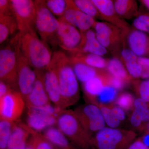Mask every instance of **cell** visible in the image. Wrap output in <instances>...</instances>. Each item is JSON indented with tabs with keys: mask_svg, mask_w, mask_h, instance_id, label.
I'll return each mask as SVG.
<instances>
[{
	"mask_svg": "<svg viewBox=\"0 0 149 149\" xmlns=\"http://www.w3.org/2000/svg\"><path fill=\"white\" fill-rule=\"evenodd\" d=\"M10 43L17 46L35 70H42L50 63L52 52L38 37L35 29L18 32Z\"/></svg>",
	"mask_w": 149,
	"mask_h": 149,
	"instance_id": "cell-1",
	"label": "cell"
},
{
	"mask_svg": "<svg viewBox=\"0 0 149 149\" xmlns=\"http://www.w3.org/2000/svg\"><path fill=\"white\" fill-rule=\"evenodd\" d=\"M49 65L56 73L62 98L63 107L65 110L76 103L80 99L78 80L68 56L64 52H54Z\"/></svg>",
	"mask_w": 149,
	"mask_h": 149,
	"instance_id": "cell-2",
	"label": "cell"
},
{
	"mask_svg": "<svg viewBox=\"0 0 149 149\" xmlns=\"http://www.w3.org/2000/svg\"><path fill=\"white\" fill-rule=\"evenodd\" d=\"M58 128L80 149H92V136L83 127L74 111H62L57 119Z\"/></svg>",
	"mask_w": 149,
	"mask_h": 149,
	"instance_id": "cell-3",
	"label": "cell"
},
{
	"mask_svg": "<svg viewBox=\"0 0 149 149\" xmlns=\"http://www.w3.org/2000/svg\"><path fill=\"white\" fill-rule=\"evenodd\" d=\"M137 134L131 130L104 127L93 139L96 149H127L135 141Z\"/></svg>",
	"mask_w": 149,
	"mask_h": 149,
	"instance_id": "cell-4",
	"label": "cell"
},
{
	"mask_svg": "<svg viewBox=\"0 0 149 149\" xmlns=\"http://www.w3.org/2000/svg\"><path fill=\"white\" fill-rule=\"evenodd\" d=\"M93 28L99 43L113 57L119 58L123 48L122 30L106 22L96 21Z\"/></svg>",
	"mask_w": 149,
	"mask_h": 149,
	"instance_id": "cell-5",
	"label": "cell"
},
{
	"mask_svg": "<svg viewBox=\"0 0 149 149\" xmlns=\"http://www.w3.org/2000/svg\"><path fill=\"white\" fill-rule=\"evenodd\" d=\"M35 6V28L45 42L52 43L60 22L46 6L45 1H34Z\"/></svg>",
	"mask_w": 149,
	"mask_h": 149,
	"instance_id": "cell-6",
	"label": "cell"
},
{
	"mask_svg": "<svg viewBox=\"0 0 149 149\" xmlns=\"http://www.w3.org/2000/svg\"><path fill=\"white\" fill-rule=\"evenodd\" d=\"M0 79L18 91L17 58L15 49L10 43L0 51Z\"/></svg>",
	"mask_w": 149,
	"mask_h": 149,
	"instance_id": "cell-7",
	"label": "cell"
},
{
	"mask_svg": "<svg viewBox=\"0 0 149 149\" xmlns=\"http://www.w3.org/2000/svg\"><path fill=\"white\" fill-rule=\"evenodd\" d=\"M26 105L19 91L13 90L0 98L1 120L15 123L21 117Z\"/></svg>",
	"mask_w": 149,
	"mask_h": 149,
	"instance_id": "cell-8",
	"label": "cell"
},
{
	"mask_svg": "<svg viewBox=\"0 0 149 149\" xmlns=\"http://www.w3.org/2000/svg\"><path fill=\"white\" fill-rule=\"evenodd\" d=\"M10 44L14 48L17 58L19 91L25 100L32 91L37 79V74L35 70L33 69L27 59L21 53L17 46Z\"/></svg>",
	"mask_w": 149,
	"mask_h": 149,
	"instance_id": "cell-9",
	"label": "cell"
},
{
	"mask_svg": "<svg viewBox=\"0 0 149 149\" xmlns=\"http://www.w3.org/2000/svg\"><path fill=\"white\" fill-rule=\"evenodd\" d=\"M13 15L15 19L18 32L35 29V1L31 0L10 1Z\"/></svg>",
	"mask_w": 149,
	"mask_h": 149,
	"instance_id": "cell-10",
	"label": "cell"
},
{
	"mask_svg": "<svg viewBox=\"0 0 149 149\" xmlns=\"http://www.w3.org/2000/svg\"><path fill=\"white\" fill-rule=\"evenodd\" d=\"M73 111L83 127L91 136L105 126L101 111L97 105L91 103L83 105Z\"/></svg>",
	"mask_w": 149,
	"mask_h": 149,
	"instance_id": "cell-11",
	"label": "cell"
},
{
	"mask_svg": "<svg viewBox=\"0 0 149 149\" xmlns=\"http://www.w3.org/2000/svg\"><path fill=\"white\" fill-rule=\"evenodd\" d=\"M59 21V26L51 44L58 46L68 52H73L80 45L82 40V33L71 24Z\"/></svg>",
	"mask_w": 149,
	"mask_h": 149,
	"instance_id": "cell-12",
	"label": "cell"
},
{
	"mask_svg": "<svg viewBox=\"0 0 149 149\" xmlns=\"http://www.w3.org/2000/svg\"><path fill=\"white\" fill-rule=\"evenodd\" d=\"M122 32L123 48L127 46L139 57H149V36L147 33L131 27Z\"/></svg>",
	"mask_w": 149,
	"mask_h": 149,
	"instance_id": "cell-13",
	"label": "cell"
},
{
	"mask_svg": "<svg viewBox=\"0 0 149 149\" xmlns=\"http://www.w3.org/2000/svg\"><path fill=\"white\" fill-rule=\"evenodd\" d=\"M58 19L76 27L82 33L93 28L96 22L95 19L85 14L77 8L73 1H69L67 9L63 16Z\"/></svg>",
	"mask_w": 149,
	"mask_h": 149,
	"instance_id": "cell-14",
	"label": "cell"
},
{
	"mask_svg": "<svg viewBox=\"0 0 149 149\" xmlns=\"http://www.w3.org/2000/svg\"><path fill=\"white\" fill-rule=\"evenodd\" d=\"M27 108V125L33 130L39 132L56 124L57 117L52 114L47 107Z\"/></svg>",
	"mask_w": 149,
	"mask_h": 149,
	"instance_id": "cell-15",
	"label": "cell"
},
{
	"mask_svg": "<svg viewBox=\"0 0 149 149\" xmlns=\"http://www.w3.org/2000/svg\"><path fill=\"white\" fill-rule=\"evenodd\" d=\"M39 71L41 72L45 89L51 102L55 107L63 110L60 88L54 70L49 65L45 69Z\"/></svg>",
	"mask_w": 149,
	"mask_h": 149,
	"instance_id": "cell-16",
	"label": "cell"
},
{
	"mask_svg": "<svg viewBox=\"0 0 149 149\" xmlns=\"http://www.w3.org/2000/svg\"><path fill=\"white\" fill-rule=\"evenodd\" d=\"M101 16L102 21L114 25L122 31L130 27V24L118 16L115 9L113 1L92 0Z\"/></svg>",
	"mask_w": 149,
	"mask_h": 149,
	"instance_id": "cell-17",
	"label": "cell"
},
{
	"mask_svg": "<svg viewBox=\"0 0 149 149\" xmlns=\"http://www.w3.org/2000/svg\"><path fill=\"white\" fill-rule=\"evenodd\" d=\"M37 79L31 92L24 101L27 108H40L51 105V101L48 97L43 83L41 72L35 70Z\"/></svg>",
	"mask_w": 149,
	"mask_h": 149,
	"instance_id": "cell-18",
	"label": "cell"
},
{
	"mask_svg": "<svg viewBox=\"0 0 149 149\" xmlns=\"http://www.w3.org/2000/svg\"><path fill=\"white\" fill-rule=\"evenodd\" d=\"M82 40L80 45L72 52L91 53L104 57L108 54L107 51L99 43L93 29H90L82 33Z\"/></svg>",
	"mask_w": 149,
	"mask_h": 149,
	"instance_id": "cell-19",
	"label": "cell"
},
{
	"mask_svg": "<svg viewBox=\"0 0 149 149\" xmlns=\"http://www.w3.org/2000/svg\"><path fill=\"white\" fill-rule=\"evenodd\" d=\"M108 75L109 72L104 69L100 75L83 83L84 94L91 104H96L98 96L104 87L109 86Z\"/></svg>",
	"mask_w": 149,
	"mask_h": 149,
	"instance_id": "cell-20",
	"label": "cell"
},
{
	"mask_svg": "<svg viewBox=\"0 0 149 149\" xmlns=\"http://www.w3.org/2000/svg\"><path fill=\"white\" fill-rule=\"evenodd\" d=\"M68 58L70 60L81 63L97 69H106L108 59L104 57L91 53L68 52Z\"/></svg>",
	"mask_w": 149,
	"mask_h": 149,
	"instance_id": "cell-21",
	"label": "cell"
},
{
	"mask_svg": "<svg viewBox=\"0 0 149 149\" xmlns=\"http://www.w3.org/2000/svg\"><path fill=\"white\" fill-rule=\"evenodd\" d=\"M139 57L128 48L124 47L120 52L119 58L133 79L141 78L142 68L138 61Z\"/></svg>",
	"mask_w": 149,
	"mask_h": 149,
	"instance_id": "cell-22",
	"label": "cell"
},
{
	"mask_svg": "<svg viewBox=\"0 0 149 149\" xmlns=\"http://www.w3.org/2000/svg\"><path fill=\"white\" fill-rule=\"evenodd\" d=\"M115 9L122 19H130L139 15L138 3L134 0L113 1Z\"/></svg>",
	"mask_w": 149,
	"mask_h": 149,
	"instance_id": "cell-23",
	"label": "cell"
},
{
	"mask_svg": "<svg viewBox=\"0 0 149 149\" xmlns=\"http://www.w3.org/2000/svg\"><path fill=\"white\" fill-rule=\"evenodd\" d=\"M43 135L60 149H80L70 141L58 128L49 127L45 130Z\"/></svg>",
	"mask_w": 149,
	"mask_h": 149,
	"instance_id": "cell-24",
	"label": "cell"
},
{
	"mask_svg": "<svg viewBox=\"0 0 149 149\" xmlns=\"http://www.w3.org/2000/svg\"><path fill=\"white\" fill-rule=\"evenodd\" d=\"M69 61L77 80L83 83L100 75L104 70L97 69L81 63Z\"/></svg>",
	"mask_w": 149,
	"mask_h": 149,
	"instance_id": "cell-25",
	"label": "cell"
},
{
	"mask_svg": "<svg viewBox=\"0 0 149 149\" xmlns=\"http://www.w3.org/2000/svg\"><path fill=\"white\" fill-rule=\"evenodd\" d=\"M29 136L26 129L16 123L9 139L7 149H25Z\"/></svg>",
	"mask_w": 149,
	"mask_h": 149,
	"instance_id": "cell-26",
	"label": "cell"
},
{
	"mask_svg": "<svg viewBox=\"0 0 149 149\" xmlns=\"http://www.w3.org/2000/svg\"><path fill=\"white\" fill-rule=\"evenodd\" d=\"M106 70L107 72L113 77L123 80L127 84H129L133 80L118 58L113 57L108 59Z\"/></svg>",
	"mask_w": 149,
	"mask_h": 149,
	"instance_id": "cell-27",
	"label": "cell"
},
{
	"mask_svg": "<svg viewBox=\"0 0 149 149\" xmlns=\"http://www.w3.org/2000/svg\"><path fill=\"white\" fill-rule=\"evenodd\" d=\"M18 30L17 23L13 15H0V43L2 44L10 35Z\"/></svg>",
	"mask_w": 149,
	"mask_h": 149,
	"instance_id": "cell-28",
	"label": "cell"
},
{
	"mask_svg": "<svg viewBox=\"0 0 149 149\" xmlns=\"http://www.w3.org/2000/svg\"><path fill=\"white\" fill-rule=\"evenodd\" d=\"M19 125L28 131L30 134V141L34 149H60L50 141L39 132L33 130L27 124L19 123Z\"/></svg>",
	"mask_w": 149,
	"mask_h": 149,
	"instance_id": "cell-29",
	"label": "cell"
},
{
	"mask_svg": "<svg viewBox=\"0 0 149 149\" xmlns=\"http://www.w3.org/2000/svg\"><path fill=\"white\" fill-rule=\"evenodd\" d=\"M73 1L76 6L82 12L95 19H98L102 20L100 13L92 0H74Z\"/></svg>",
	"mask_w": 149,
	"mask_h": 149,
	"instance_id": "cell-30",
	"label": "cell"
},
{
	"mask_svg": "<svg viewBox=\"0 0 149 149\" xmlns=\"http://www.w3.org/2000/svg\"><path fill=\"white\" fill-rule=\"evenodd\" d=\"M16 123L8 120L0 121V149H7L9 139Z\"/></svg>",
	"mask_w": 149,
	"mask_h": 149,
	"instance_id": "cell-31",
	"label": "cell"
},
{
	"mask_svg": "<svg viewBox=\"0 0 149 149\" xmlns=\"http://www.w3.org/2000/svg\"><path fill=\"white\" fill-rule=\"evenodd\" d=\"M45 3L49 10L58 18L63 16L69 6V1L65 0H48Z\"/></svg>",
	"mask_w": 149,
	"mask_h": 149,
	"instance_id": "cell-32",
	"label": "cell"
},
{
	"mask_svg": "<svg viewBox=\"0 0 149 149\" xmlns=\"http://www.w3.org/2000/svg\"><path fill=\"white\" fill-rule=\"evenodd\" d=\"M97 106L101 111L106 124L111 128H117L120 125V121L115 116L108 104H97Z\"/></svg>",
	"mask_w": 149,
	"mask_h": 149,
	"instance_id": "cell-33",
	"label": "cell"
},
{
	"mask_svg": "<svg viewBox=\"0 0 149 149\" xmlns=\"http://www.w3.org/2000/svg\"><path fill=\"white\" fill-rule=\"evenodd\" d=\"M118 91L111 86H106L98 96L95 105L97 104H107L114 101L118 96Z\"/></svg>",
	"mask_w": 149,
	"mask_h": 149,
	"instance_id": "cell-34",
	"label": "cell"
},
{
	"mask_svg": "<svg viewBox=\"0 0 149 149\" xmlns=\"http://www.w3.org/2000/svg\"><path fill=\"white\" fill-rule=\"evenodd\" d=\"M133 84L139 98L149 103V79L142 81L136 80L133 81Z\"/></svg>",
	"mask_w": 149,
	"mask_h": 149,
	"instance_id": "cell-35",
	"label": "cell"
},
{
	"mask_svg": "<svg viewBox=\"0 0 149 149\" xmlns=\"http://www.w3.org/2000/svg\"><path fill=\"white\" fill-rule=\"evenodd\" d=\"M135 99L130 93L125 92L118 96L116 104L124 110H129L134 107Z\"/></svg>",
	"mask_w": 149,
	"mask_h": 149,
	"instance_id": "cell-36",
	"label": "cell"
},
{
	"mask_svg": "<svg viewBox=\"0 0 149 149\" xmlns=\"http://www.w3.org/2000/svg\"><path fill=\"white\" fill-rule=\"evenodd\" d=\"M134 109L140 113L143 123L149 122V105L148 103L141 98L135 100Z\"/></svg>",
	"mask_w": 149,
	"mask_h": 149,
	"instance_id": "cell-37",
	"label": "cell"
},
{
	"mask_svg": "<svg viewBox=\"0 0 149 149\" xmlns=\"http://www.w3.org/2000/svg\"><path fill=\"white\" fill-rule=\"evenodd\" d=\"M132 26L139 31L149 33V13L139 14L134 19Z\"/></svg>",
	"mask_w": 149,
	"mask_h": 149,
	"instance_id": "cell-38",
	"label": "cell"
},
{
	"mask_svg": "<svg viewBox=\"0 0 149 149\" xmlns=\"http://www.w3.org/2000/svg\"><path fill=\"white\" fill-rule=\"evenodd\" d=\"M138 61L142 68L141 78L149 79V57H139Z\"/></svg>",
	"mask_w": 149,
	"mask_h": 149,
	"instance_id": "cell-39",
	"label": "cell"
},
{
	"mask_svg": "<svg viewBox=\"0 0 149 149\" xmlns=\"http://www.w3.org/2000/svg\"><path fill=\"white\" fill-rule=\"evenodd\" d=\"M108 81L110 86L114 88L118 91L123 90L128 84L123 80L113 77L109 73L108 75Z\"/></svg>",
	"mask_w": 149,
	"mask_h": 149,
	"instance_id": "cell-40",
	"label": "cell"
},
{
	"mask_svg": "<svg viewBox=\"0 0 149 149\" xmlns=\"http://www.w3.org/2000/svg\"><path fill=\"white\" fill-rule=\"evenodd\" d=\"M130 123L133 127L136 128L144 129L143 122L142 121L141 115L136 110L134 109L130 118Z\"/></svg>",
	"mask_w": 149,
	"mask_h": 149,
	"instance_id": "cell-41",
	"label": "cell"
},
{
	"mask_svg": "<svg viewBox=\"0 0 149 149\" xmlns=\"http://www.w3.org/2000/svg\"><path fill=\"white\" fill-rule=\"evenodd\" d=\"M13 14L10 1H0V15Z\"/></svg>",
	"mask_w": 149,
	"mask_h": 149,
	"instance_id": "cell-42",
	"label": "cell"
},
{
	"mask_svg": "<svg viewBox=\"0 0 149 149\" xmlns=\"http://www.w3.org/2000/svg\"><path fill=\"white\" fill-rule=\"evenodd\" d=\"M110 106L113 113L118 120L121 121L124 120L125 115L124 110L116 106L110 105Z\"/></svg>",
	"mask_w": 149,
	"mask_h": 149,
	"instance_id": "cell-43",
	"label": "cell"
},
{
	"mask_svg": "<svg viewBox=\"0 0 149 149\" xmlns=\"http://www.w3.org/2000/svg\"><path fill=\"white\" fill-rule=\"evenodd\" d=\"M127 149H149V147L145 145L139 138L133 141Z\"/></svg>",
	"mask_w": 149,
	"mask_h": 149,
	"instance_id": "cell-44",
	"label": "cell"
},
{
	"mask_svg": "<svg viewBox=\"0 0 149 149\" xmlns=\"http://www.w3.org/2000/svg\"><path fill=\"white\" fill-rule=\"evenodd\" d=\"M13 90L9 85L2 81H0V98L2 97Z\"/></svg>",
	"mask_w": 149,
	"mask_h": 149,
	"instance_id": "cell-45",
	"label": "cell"
},
{
	"mask_svg": "<svg viewBox=\"0 0 149 149\" xmlns=\"http://www.w3.org/2000/svg\"><path fill=\"white\" fill-rule=\"evenodd\" d=\"M140 139L145 145L149 147V133H146Z\"/></svg>",
	"mask_w": 149,
	"mask_h": 149,
	"instance_id": "cell-46",
	"label": "cell"
},
{
	"mask_svg": "<svg viewBox=\"0 0 149 149\" xmlns=\"http://www.w3.org/2000/svg\"><path fill=\"white\" fill-rule=\"evenodd\" d=\"M139 1L149 10V0H141Z\"/></svg>",
	"mask_w": 149,
	"mask_h": 149,
	"instance_id": "cell-47",
	"label": "cell"
},
{
	"mask_svg": "<svg viewBox=\"0 0 149 149\" xmlns=\"http://www.w3.org/2000/svg\"><path fill=\"white\" fill-rule=\"evenodd\" d=\"M25 149H34L33 146H32V142L30 141V139L28 141L27 146H26Z\"/></svg>",
	"mask_w": 149,
	"mask_h": 149,
	"instance_id": "cell-48",
	"label": "cell"
},
{
	"mask_svg": "<svg viewBox=\"0 0 149 149\" xmlns=\"http://www.w3.org/2000/svg\"><path fill=\"white\" fill-rule=\"evenodd\" d=\"M143 130H145V133H149V122L145 125Z\"/></svg>",
	"mask_w": 149,
	"mask_h": 149,
	"instance_id": "cell-49",
	"label": "cell"
},
{
	"mask_svg": "<svg viewBox=\"0 0 149 149\" xmlns=\"http://www.w3.org/2000/svg\"><path fill=\"white\" fill-rule=\"evenodd\" d=\"M148 104H149V103H148Z\"/></svg>",
	"mask_w": 149,
	"mask_h": 149,
	"instance_id": "cell-50",
	"label": "cell"
}]
</instances>
